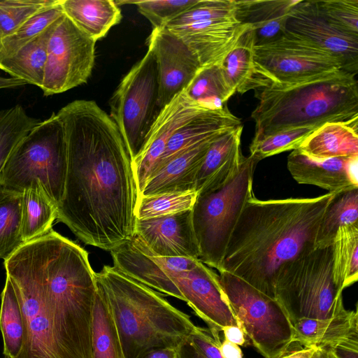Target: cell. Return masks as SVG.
I'll return each mask as SVG.
<instances>
[{
  "label": "cell",
  "instance_id": "obj_14",
  "mask_svg": "<svg viewBox=\"0 0 358 358\" xmlns=\"http://www.w3.org/2000/svg\"><path fill=\"white\" fill-rule=\"evenodd\" d=\"M285 30L336 57L343 71L357 74L358 36L327 22L317 11L313 0H299L290 10Z\"/></svg>",
  "mask_w": 358,
  "mask_h": 358
},
{
  "label": "cell",
  "instance_id": "obj_49",
  "mask_svg": "<svg viewBox=\"0 0 358 358\" xmlns=\"http://www.w3.org/2000/svg\"><path fill=\"white\" fill-rule=\"evenodd\" d=\"M178 358H206L187 338L177 348Z\"/></svg>",
  "mask_w": 358,
  "mask_h": 358
},
{
  "label": "cell",
  "instance_id": "obj_42",
  "mask_svg": "<svg viewBox=\"0 0 358 358\" xmlns=\"http://www.w3.org/2000/svg\"><path fill=\"white\" fill-rule=\"evenodd\" d=\"M199 0H143L115 1L120 4L133 3L137 6L141 14L152 24L153 29L165 27L166 25L180 14L194 6Z\"/></svg>",
  "mask_w": 358,
  "mask_h": 358
},
{
  "label": "cell",
  "instance_id": "obj_20",
  "mask_svg": "<svg viewBox=\"0 0 358 358\" xmlns=\"http://www.w3.org/2000/svg\"><path fill=\"white\" fill-rule=\"evenodd\" d=\"M110 252L113 267L123 274L159 292L185 301L178 288L136 236L134 235Z\"/></svg>",
  "mask_w": 358,
  "mask_h": 358
},
{
  "label": "cell",
  "instance_id": "obj_38",
  "mask_svg": "<svg viewBox=\"0 0 358 358\" xmlns=\"http://www.w3.org/2000/svg\"><path fill=\"white\" fill-rule=\"evenodd\" d=\"M59 2L36 15L12 34L0 41V61L12 56L20 48L43 32L60 17L64 12Z\"/></svg>",
  "mask_w": 358,
  "mask_h": 358
},
{
  "label": "cell",
  "instance_id": "obj_2",
  "mask_svg": "<svg viewBox=\"0 0 358 358\" xmlns=\"http://www.w3.org/2000/svg\"><path fill=\"white\" fill-rule=\"evenodd\" d=\"M3 264L25 326L17 358H91L96 280L87 252L52 229Z\"/></svg>",
  "mask_w": 358,
  "mask_h": 358
},
{
  "label": "cell",
  "instance_id": "obj_27",
  "mask_svg": "<svg viewBox=\"0 0 358 358\" xmlns=\"http://www.w3.org/2000/svg\"><path fill=\"white\" fill-rule=\"evenodd\" d=\"M255 37L250 25L220 63L230 85L240 94L258 90L268 85L257 72L254 61Z\"/></svg>",
  "mask_w": 358,
  "mask_h": 358
},
{
  "label": "cell",
  "instance_id": "obj_8",
  "mask_svg": "<svg viewBox=\"0 0 358 358\" xmlns=\"http://www.w3.org/2000/svg\"><path fill=\"white\" fill-rule=\"evenodd\" d=\"M66 172L65 131L62 121L52 113L13 149L0 174V184L22 192L38 179L58 206L64 193Z\"/></svg>",
  "mask_w": 358,
  "mask_h": 358
},
{
  "label": "cell",
  "instance_id": "obj_15",
  "mask_svg": "<svg viewBox=\"0 0 358 358\" xmlns=\"http://www.w3.org/2000/svg\"><path fill=\"white\" fill-rule=\"evenodd\" d=\"M147 43L157 65L158 103L162 110L187 88L201 66L184 41L166 27L153 29Z\"/></svg>",
  "mask_w": 358,
  "mask_h": 358
},
{
  "label": "cell",
  "instance_id": "obj_7",
  "mask_svg": "<svg viewBox=\"0 0 358 358\" xmlns=\"http://www.w3.org/2000/svg\"><path fill=\"white\" fill-rule=\"evenodd\" d=\"M274 295L292 324L301 319L327 318L344 311L343 291L333 279L331 245L314 248L282 265Z\"/></svg>",
  "mask_w": 358,
  "mask_h": 358
},
{
  "label": "cell",
  "instance_id": "obj_23",
  "mask_svg": "<svg viewBox=\"0 0 358 358\" xmlns=\"http://www.w3.org/2000/svg\"><path fill=\"white\" fill-rule=\"evenodd\" d=\"M213 140L184 151L152 173L139 196L195 191L197 173Z\"/></svg>",
  "mask_w": 358,
  "mask_h": 358
},
{
  "label": "cell",
  "instance_id": "obj_30",
  "mask_svg": "<svg viewBox=\"0 0 358 358\" xmlns=\"http://www.w3.org/2000/svg\"><path fill=\"white\" fill-rule=\"evenodd\" d=\"M55 22L14 55L1 60L0 69L12 78L41 88L47 59L48 43Z\"/></svg>",
  "mask_w": 358,
  "mask_h": 358
},
{
  "label": "cell",
  "instance_id": "obj_40",
  "mask_svg": "<svg viewBox=\"0 0 358 358\" xmlns=\"http://www.w3.org/2000/svg\"><path fill=\"white\" fill-rule=\"evenodd\" d=\"M59 2V0L0 1L1 40L16 31L36 15Z\"/></svg>",
  "mask_w": 358,
  "mask_h": 358
},
{
  "label": "cell",
  "instance_id": "obj_21",
  "mask_svg": "<svg viewBox=\"0 0 358 358\" xmlns=\"http://www.w3.org/2000/svg\"><path fill=\"white\" fill-rule=\"evenodd\" d=\"M241 125V120L227 106L221 110H206L199 114L174 133L151 174L184 151L213 140Z\"/></svg>",
  "mask_w": 358,
  "mask_h": 358
},
{
  "label": "cell",
  "instance_id": "obj_34",
  "mask_svg": "<svg viewBox=\"0 0 358 358\" xmlns=\"http://www.w3.org/2000/svg\"><path fill=\"white\" fill-rule=\"evenodd\" d=\"M0 331L6 358H17L25 339L24 317L15 289L6 278L1 294Z\"/></svg>",
  "mask_w": 358,
  "mask_h": 358
},
{
  "label": "cell",
  "instance_id": "obj_45",
  "mask_svg": "<svg viewBox=\"0 0 358 358\" xmlns=\"http://www.w3.org/2000/svg\"><path fill=\"white\" fill-rule=\"evenodd\" d=\"M195 348L206 358H223L219 345L209 329L196 326L189 337Z\"/></svg>",
  "mask_w": 358,
  "mask_h": 358
},
{
  "label": "cell",
  "instance_id": "obj_35",
  "mask_svg": "<svg viewBox=\"0 0 358 358\" xmlns=\"http://www.w3.org/2000/svg\"><path fill=\"white\" fill-rule=\"evenodd\" d=\"M358 189L335 194L320 222L315 248L331 245L340 227L358 222Z\"/></svg>",
  "mask_w": 358,
  "mask_h": 358
},
{
  "label": "cell",
  "instance_id": "obj_19",
  "mask_svg": "<svg viewBox=\"0 0 358 358\" xmlns=\"http://www.w3.org/2000/svg\"><path fill=\"white\" fill-rule=\"evenodd\" d=\"M358 157L315 159L299 150L287 157V167L299 184L311 185L339 193L358 189Z\"/></svg>",
  "mask_w": 358,
  "mask_h": 358
},
{
  "label": "cell",
  "instance_id": "obj_31",
  "mask_svg": "<svg viewBox=\"0 0 358 358\" xmlns=\"http://www.w3.org/2000/svg\"><path fill=\"white\" fill-rule=\"evenodd\" d=\"M91 348V358H124L108 302L97 282L92 323Z\"/></svg>",
  "mask_w": 358,
  "mask_h": 358
},
{
  "label": "cell",
  "instance_id": "obj_16",
  "mask_svg": "<svg viewBox=\"0 0 358 358\" xmlns=\"http://www.w3.org/2000/svg\"><path fill=\"white\" fill-rule=\"evenodd\" d=\"M206 110H210L189 98L184 90L161 110L148 134L140 155L133 162L139 195L174 133Z\"/></svg>",
  "mask_w": 358,
  "mask_h": 358
},
{
  "label": "cell",
  "instance_id": "obj_36",
  "mask_svg": "<svg viewBox=\"0 0 358 358\" xmlns=\"http://www.w3.org/2000/svg\"><path fill=\"white\" fill-rule=\"evenodd\" d=\"M22 192L0 184V259L24 243L21 232Z\"/></svg>",
  "mask_w": 358,
  "mask_h": 358
},
{
  "label": "cell",
  "instance_id": "obj_44",
  "mask_svg": "<svg viewBox=\"0 0 358 358\" xmlns=\"http://www.w3.org/2000/svg\"><path fill=\"white\" fill-rule=\"evenodd\" d=\"M235 17L234 0H199L167 26H178L217 18Z\"/></svg>",
  "mask_w": 358,
  "mask_h": 358
},
{
  "label": "cell",
  "instance_id": "obj_24",
  "mask_svg": "<svg viewBox=\"0 0 358 358\" xmlns=\"http://www.w3.org/2000/svg\"><path fill=\"white\" fill-rule=\"evenodd\" d=\"M299 0L235 1V18L251 26L255 45L273 41L285 31L291 9Z\"/></svg>",
  "mask_w": 358,
  "mask_h": 358
},
{
  "label": "cell",
  "instance_id": "obj_26",
  "mask_svg": "<svg viewBox=\"0 0 358 358\" xmlns=\"http://www.w3.org/2000/svg\"><path fill=\"white\" fill-rule=\"evenodd\" d=\"M293 343L303 348L329 347L341 341L358 336V313L345 310L330 317L303 318L293 323Z\"/></svg>",
  "mask_w": 358,
  "mask_h": 358
},
{
  "label": "cell",
  "instance_id": "obj_53",
  "mask_svg": "<svg viewBox=\"0 0 358 358\" xmlns=\"http://www.w3.org/2000/svg\"><path fill=\"white\" fill-rule=\"evenodd\" d=\"M27 83L20 79L15 78H5L0 76V90L7 88H15L26 85Z\"/></svg>",
  "mask_w": 358,
  "mask_h": 358
},
{
  "label": "cell",
  "instance_id": "obj_41",
  "mask_svg": "<svg viewBox=\"0 0 358 358\" xmlns=\"http://www.w3.org/2000/svg\"><path fill=\"white\" fill-rule=\"evenodd\" d=\"M306 126L282 130L259 140H252L250 146V155L259 162L266 157L285 151L297 149L301 143L317 128Z\"/></svg>",
  "mask_w": 358,
  "mask_h": 358
},
{
  "label": "cell",
  "instance_id": "obj_48",
  "mask_svg": "<svg viewBox=\"0 0 358 358\" xmlns=\"http://www.w3.org/2000/svg\"><path fill=\"white\" fill-rule=\"evenodd\" d=\"M222 332L224 338L238 345H250V341L245 338L243 330L236 326H227L223 328ZM247 337V336H246Z\"/></svg>",
  "mask_w": 358,
  "mask_h": 358
},
{
  "label": "cell",
  "instance_id": "obj_55",
  "mask_svg": "<svg viewBox=\"0 0 358 358\" xmlns=\"http://www.w3.org/2000/svg\"><path fill=\"white\" fill-rule=\"evenodd\" d=\"M0 41H1V38H0Z\"/></svg>",
  "mask_w": 358,
  "mask_h": 358
},
{
  "label": "cell",
  "instance_id": "obj_37",
  "mask_svg": "<svg viewBox=\"0 0 358 358\" xmlns=\"http://www.w3.org/2000/svg\"><path fill=\"white\" fill-rule=\"evenodd\" d=\"M40 122L19 104L0 110V174L15 146Z\"/></svg>",
  "mask_w": 358,
  "mask_h": 358
},
{
  "label": "cell",
  "instance_id": "obj_52",
  "mask_svg": "<svg viewBox=\"0 0 358 358\" xmlns=\"http://www.w3.org/2000/svg\"><path fill=\"white\" fill-rule=\"evenodd\" d=\"M315 349V347H307L294 350L290 349L279 358H311Z\"/></svg>",
  "mask_w": 358,
  "mask_h": 358
},
{
  "label": "cell",
  "instance_id": "obj_51",
  "mask_svg": "<svg viewBox=\"0 0 358 358\" xmlns=\"http://www.w3.org/2000/svg\"><path fill=\"white\" fill-rule=\"evenodd\" d=\"M140 358H178L177 348H161L151 350Z\"/></svg>",
  "mask_w": 358,
  "mask_h": 358
},
{
  "label": "cell",
  "instance_id": "obj_28",
  "mask_svg": "<svg viewBox=\"0 0 358 358\" xmlns=\"http://www.w3.org/2000/svg\"><path fill=\"white\" fill-rule=\"evenodd\" d=\"M64 13L95 42L108 34L122 19V13L112 0H61Z\"/></svg>",
  "mask_w": 358,
  "mask_h": 358
},
{
  "label": "cell",
  "instance_id": "obj_54",
  "mask_svg": "<svg viewBox=\"0 0 358 358\" xmlns=\"http://www.w3.org/2000/svg\"><path fill=\"white\" fill-rule=\"evenodd\" d=\"M311 358H334L327 347L316 348Z\"/></svg>",
  "mask_w": 358,
  "mask_h": 358
},
{
  "label": "cell",
  "instance_id": "obj_46",
  "mask_svg": "<svg viewBox=\"0 0 358 358\" xmlns=\"http://www.w3.org/2000/svg\"><path fill=\"white\" fill-rule=\"evenodd\" d=\"M152 254V253H151ZM153 259L166 272H182L194 268L200 261L198 259L181 257H157L152 254Z\"/></svg>",
  "mask_w": 358,
  "mask_h": 358
},
{
  "label": "cell",
  "instance_id": "obj_32",
  "mask_svg": "<svg viewBox=\"0 0 358 358\" xmlns=\"http://www.w3.org/2000/svg\"><path fill=\"white\" fill-rule=\"evenodd\" d=\"M331 250L333 279L343 291L358 279V222L338 229Z\"/></svg>",
  "mask_w": 358,
  "mask_h": 358
},
{
  "label": "cell",
  "instance_id": "obj_43",
  "mask_svg": "<svg viewBox=\"0 0 358 358\" xmlns=\"http://www.w3.org/2000/svg\"><path fill=\"white\" fill-rule=\"evenodd\" d=\"M318 13L341 31L358 36V0H313Z\"/></svg>",
  "mask_w": 358,
  "mask_h": 358
},
{
  "label": "cell",
  "instance_id": "obj_50",
  "mask_svg": "<svg viewBox=\"0 0 358 358\" xmlns=\"http://www.w3.org/2000/svg\"><path fill=\"white\" fill-rule=\"evenodd\" d=\"M221 355L223 358H244L239 345H236L225 338L219 345Z\"/></svg>",
  "mask_w": 358,
  "mask_h": 358
},
{
  "label": "cell",
  "instance_id": "obj_6",
  "mask_svg": "<svg viewBox=\"0 0 358 358\" xmlns=\"http://www.w3.org/2000/svg\"><path fill=\"white\" fill-rule=\"evenodd\" d=\"M259 161L243 157L237 173L217 188L197 192L191 209L199 259L221 270L230 237L247 202L254 197L253 175Z\"/></svg>",
  "mask_w": 358,
  "mask_h": 358
},
{
  "label": "cell",
  "instance_id": "obj_29",
  "mask_svg": "<svg viewBox=\"0 0 358 358\" xmlns=\"http://www.w3.org/2000/svg\"><path fill=\"white\" fill-rule=\"evenodd\" d=\"M21 205V232L24 243L52 230L57 217L58 206L39 180H34L23 190Z\"/></svg>",
  "mask_w": 358,
  "mask_h": 358
},
{
  "label": "cell",
  "instance_id": "obj_25",
  "mask_svg": "<svg viewBox=\"0 0 358 358\" xmlns=\"http://www.w3.org/2000/svg\"><path fill=\"white\" fill-rule=\"evenodd\" d=\"M358 119L327 122L313 131L297 148L315 159L358 157Z\"/></svg>",
  "mask_w": 358,
  "mask_h": 358
},
{
  "label": "cell",
  "instance_id": "obj_9",
  "mask_svg": "<svg viewBox=\"0 0 358 358\" xmlns=\"http://www.w3.org/2000/svg\"><path fill=\"white\" fill-rule=\"evenodd\" d=\"M218 278L242 329L264 358H279L291 349L294 327L275 299L227 271Z\"/></svg>",
  "mask_w": 358,
  "mask_h": 358
},
{
  "label": "cell",
  "instance_id": "obj_12",
  "mask_svg": "<svg viewBox=\"0 0 358 358\" xmlns=\"http://www.w3.org/2000/svg\"><path fill=\"white\" fill-rule=\"evenodd\" d=\"M96 42L64 13L55 22L49 38L44 77V96L60 94L85 83L94 64Z\"/></svg>",
  "mask_w": 358,
  "mask_h": 358
},
{
  "label": "cell",
  "instance_id": "obj_39",
  "mask_svg": "<svg viewBox=\"0 0 358 358\" xmlns=\"http://www.w3.org/2000/svg\"><path fill=\"white\" fill-rule=\"evenodd\" d=\"M196 195V192L190 191L139 196L136 207V217L143 220L191 210Z\"/></svg>",
  "mask_w": 358,
  "mask_h": 358
},
{
  "label": "cell",
  "instance_id": "obj_1",
  "mask_svg": "<svg viewBox=\"0 0 358 358\" xmlns=\"http://www.w3.org/2000/svg\"><path fill=\"white\" fill-rule=\"evenodd\" d=\"M56 114L67 145L57 220L86 245L110 251L135 233L139 193L131 158L117 126L94 101L75 100Z\"/></svg>",
  "mask_w": 358,
  "mask_h": 358
},
{
  "label": "cell",
  "instance_id": "obj_10",
  "mask_svg": "<svg viewBox=\"0 0 358 358\" xmlns=\"http://www.w3.org/2000/svg\"><path fill=\"white\" fill-rule=\"evenodd\" d=\"M159 89L156 59L148 49L122 78L110 100V117L132 162L140 155L148 134L162 110L158 103Z\"/></svg>",
  "mask_w": 358,
  "mask_h": 358
},
{
  "label": "cell",
  "instance_id": "obj_18",
  "mask_svg": "<svg viewBox=\"0 0 358 358\" xmlns=\"http://www.w3.org/2000/svg\"><path fill=\"white\" fill-rule=\"evenodd\" d=\"M248 26L231 17L165 27L184 41L202 68L220 64Z\"/></svg>",
  "mask_w": 358,
  "mask_h": 358
},
{
  "label": "cell",
  "instance_id": "obj_22",
  "mask_svg": "<svg viewBox=\"0 0 358 358\" xmlns=\"http://www.w3.org/2000/svg\"><path fill=\"white\" fill-rule=\"evenodd\" d=\"M242 131L243 125L211 142L196 176V192L217 188L237 173L244 157L241 150Z\"/></svg>",
  "mask_w": 358,
  "mask_h": 358
},
{
  "label": "cell",
  "instance_id": "obj_4",
  "mask_svg": "<svg viewBox=\"0 0 358 358\" xmlns=\"http://www.w3.org/2000/svg\"><path fill=\"white\" fill-rule=\"evenodd\" d=\"M108 302L124 358L161 348H178L196 325L152 288L113 266L95 273Z\"/></svg>",
  "mask_w": 358,
  "mask_h": 358
},
{
  "label": "cell",
  "instance_id": "obj_11",
  "mask_svg": "<svg viewBox=\"0 0 358 358\" xmlns=\"http://www.w3.org/2000/svg\"><path fill=\"white\" fill-rule=\"evenodd\" d=\"M253 53L257 71L268 85L294 84L342 69L336 57L286 30L273 41L254 45Z\"/></svg>",
  "mask_w": 358,
  "mask_h": 358
},
{
  "label": "cell",
  "instance_id": "obj_17",
  "mask_svg": "<svg viewBox=\"0 0 358 358\" xmlns=\"http://www.w3.org/2000/svg\"><path fill=\"white\" fill-rule=\"evenodd\" d=\"M134 235L155 256L199 258L191 210L162 217L136 219Z\"/></svg>",
  "mask_w": 358,
  "mask_h": 358
},
{
  "label": "cell",
  "instance_id": "obj_3",
  "mask_svg": "<svg viewBox=\"0 0 358 358\" xmlns=\"http://www.w3.org/2000/svg\"><path fill=\"white\" fill-rule=\"evenodd\" d=\"M335 194L251 198L233 230L220 271L229 272L275 298L279 269L315 248L320 222Z\"/></svg>",
  "mask_w": 358,
  "mask_h": 358
},
{
  "label": "cell",
  "instance_id": "obj_33",
  "mask_svg": "<svg viewBox=\"0 0 358 358\" xmlns=\"http://www.w3.org/2000/svg\"><path fill=\"white\" fill-rule=\"evenodd\" d=\"M184 91L210 110H221L236 92L227 83L220 64L202 67Z\"/></svg>",
  "mask_w": 358,
  "mask_h": 358
},
{
  "label": "cell",
  "instance_id": "obj_13",
  "mask_svg": "<svg viewBox=\"0 0 358 358\" xmlns=\"http://www.w3.org/2000/svg\"><path fill=\"white\" fill-rule=\"evenodd\" d=\"M185 301L208 326L220 345V333L227 326H241L220 283L218 275L201 261L191 270L166 272ZM242 329V328H241Z\"/></svg>",
  "mask_w": 358,
  "mask_h": 358
},
{
  "label": "cell",
  "instance_id": "obj_5",
  "mask_svg": "<svg viewBox=\"0 0 358 358\" xmlns=\"http://www.w3.org/2000/svg\"><path fill=\"white\" fill-rule=\"evenodd\" d=\"M356 74L338 70L299 83L256 90L259 103L251 114L252 140L276 132L358 119Z\"/></svg>",
  "mask_w": 358,
  "mask_h": 358
},
{
  "label": "cell",
  "instance_id": "obj_47",
  "mask_svg": "<svg viewBox=\"0 0 358 358\" xmlns=\"http://www.w3.org/2000/svg\"><path fill=\"white\" fill-rule=\"evenodd\" d=\"M327 348L334 358H358V336L344 339Z\"/></svg>",
  "mask_w": 358,
  "mask_h": 358
}]
</instances>
